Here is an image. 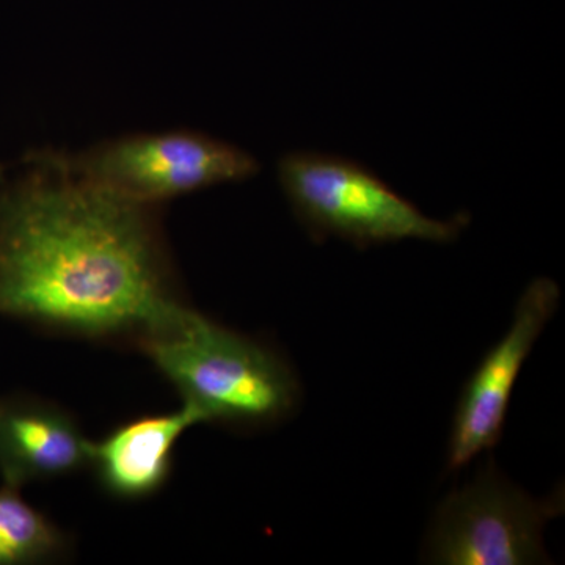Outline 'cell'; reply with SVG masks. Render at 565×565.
Returning <instances> with one entry per match:
<instances>
[{
  "mask_svg": "<svg viewBox=\"0 0 565 565\" xmlns=\"http://www.w3.org/2000/svg\"><path fill=\"white\" fill-rule=\"evenodd\" d=\"M188 305L163 207L85 178L66 150L0 161V316L136 348Z\"/></svg>",
  "mask_w": 565,
  "mask_h": 565,
  "instance_id": "6da1fadb",
  "label": "cell"
},
{
  "mask_svg": "<svg viewBox=\"0 0 565 565\" xmlns=\"http://www.w3.org/2000/svg\"><path fill=\"white\" fill-rule=\"evenodd\" d=\"M202 423L262 427L299 399L291 367L258 341L184 305L136 345Z\"/></svg>",
  "mask_w": 565,
  "mask_h": 565,
  "instance_id": "7a4b0ae2",
  "label": "cell"
},
{
  "mask_svg": "<svg viewBox=\"0 0 565 565\" xmlns=\"http://www.w3.org/2000/svg\"><path fill=\"white\" fill-rule=\"evenodd\" d=\"M277 178L297 221L318 244L329 237L356 248L407 239L449 244L470 223L467 212L448 221L423 214L373 170L341 156L286 152Z\"/></svg>",
  "mask_w": 565,
  "mask_h": 565,
  "instance_id": "3957f363",
  "label": "cell"
},
{
  "mask_svg": "<svg viewBox=\"0 0 565 565\" xmlns=\"http://www.w3.org/2000/svg\"><path fill=\"white\" fill-rule=\"evenodd\" d=\"M66 154L74 169L107 191L158 207L250 180L262 170L255 156L237 145L191 129L125 134Z\"/></svg>",
  "mask_w": 565,
  "mask_h": 565,
  "instance_id": "277c9868",
  "label": "cell"
},
{
  "mask_svg": "<svg viewBox=\"0 0 565 565\" xmlns=\"http://www.w3.org/2000/svg\"><path fill=\"white\" fill-rule=\"evenodd\" d=\"M564 511V494L534 500L492 462L445 498L427 535V563L526 565L550 563L544 527Z\"/></svg>",
  "mask_w": 565,
  "mask_h": 565,
  "instance_id": "5b68a950",
  "label": "cell"
},
{
  "mask_svg": "<svg viewBox=\"0 0 565 565\" xmlns=\"http://www.w3.org/2000/svg\"><path fill=\"white\" fill-rule=\"evenodd\" d=\"M559 299V286L550 278H535L527 285L511 329L486 353L460 393L448 444L449 471L467 467L500 441L523 364L556 313Z\"/></svg>",
  "mask_w": 565,
  "mask_h": 565,
  "instance_id": "8992f818",
  "label": "cell"
},
{
  "mask_svg": "<svg viewBox=\"0 0 565 565\" xmlns=\"http://www.w3.org/2000/svg\"><path fill=\"white\" fill-rule=\"evenodd\" d=\"M90 440L66 408L28 394L0 396V479L24 489L88 468Z\"/></svg>",
  "mask_w": 565,
  "mask_h": 565,
  "instance_id": "52a82bcc",
  "label": "cell"
},
{
  "mask_svg": "<svg viewBox=\"0 0 565 565\" xmlns=\"http://www.w3.org/2000/svg\"><path fill=\"white\" fill-rule=\"evenodd\" d=\"M196 424H202L199 414L184 404L169 414L128 419L102 440L90 441L88 468L103 492L115 500L150 498L169 482L174 449Z\"/></svg>",
  "mask_w": 565,
  "mask_h": 565,
  "instance_id": "ba28073f",
  "label": "cell"
},
{
  "mask_svg": "<svg viewBox=\"0 0 565 565\" xmlns=\"http://www.w3.org/2000/svg\"><path fill=\"white\" fill-rule=\"evenodd\" d=\"M71 548L66 531L25 501L20 489L0 486V565L55 563Z\"/></svg>",
  "mask_w": 565,
  "mask_h": 565,
  "instance_id": "9c48e42d",
  "label": "cell"
}]
</instances>
